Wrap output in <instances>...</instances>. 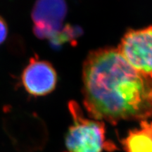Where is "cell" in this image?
I'll return each mask as SVG.
<instances>
[{"label": "cell", "mask_w": 152, "mask_h": 152, "mask_svg": "<svg viewBox=\"0 0 152 152\" xmlns=\"http://www.w3.org/2000/svg\"><path fill=\"white\" fill-rule=\"evenodd\" d=\"M57 73L52 64L38 56L30 58L21 75L25 90L33 96H43L52 93L57 85Z\"/></svg>", "instance_id": "cell-5"}, {"label": "cell", "mask_w": 152, "mask_h": 152, "mask_svg": "<svg viewBox=\"0 0 152 152\" xmlns=\"http://www.w3.org/2000/svg\"><path fill=\"white\" fill-rule=\"evenodd\" d=\"M67 11L65 0H37L31 13L35 35L50 40L58 35L64 28L63 23Z\"/></svg>", "instance_id": "cell-4"}, {"label": "cell", "mask_w": 152, "mask_h": 152, "mask_svg": "<svg viewBox=\"0 0 152 152\" xmlns=\"http://www.w3.org/2000/svg\"><path fill=\"white\" fill-rule=\"evenodd\" d=\"M83 95L88 115L96 121L116 124L152 118V79L133 68L113 47L87 55Z\"/></svg>", "instance_id": "cell-1"}, {"label": "cell", "mask_w": 152, "mask_h": 152, "mask_svg": "<svg viewBox=\"0 0 152 152\" xmlns=\"http://www.w3.org/2000/svg\"><path fill=\"white\" fill-rule=\"evenodd\" d=\"M117 49L133 68L152 79V26L128 30Z\"/></svg>", "instance_id": "cell-3"}, {"label": "cell", "mask_w": 152, "mask_h": 152, "mask_svg": "<svg viewBox=\"0 0 152 152\" xmlns=\"http://www.w3.org/2000/svg\"><path fill=\"white\" fill-rule=\"evenodd\" d=\"M122 144L126 152H152V121H142L138 128L129 132Z\"/></svg>", "instance_id": "cell-6"}, {"label": "cell", "mask_w": 152, "mask_h": 152, "mask_svg": "<svg viewBox=\"0 0 152 152\" xmlns=\"http://www.w3.org/2000/svg\"><path fill=\"white\" fill-rule=\"evenodd\" d=\"M7 34H8V26L4 19L0 16V45L4 42L7 37Z\"/></svg>", "instance_id": "cell-7"}, {"label": "cell", "mask_w": 152, "mask_h": 152, "mask_svg": "<svg viewBox=\"0 0 152 152\" xmlns=\"http://www.w3.org/2000/svg\"><path fill=\"white\" fill-rule=\"evenodd\" d=\"M68 109L73 125L66 137V152H103L115 148L113 144L106 141L103 121L86 118L75 101L68 103Z\"/></svg>", "instance_id": "cell-2"}]
</instances>
